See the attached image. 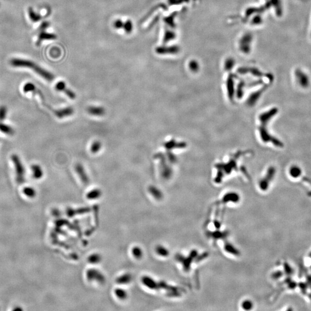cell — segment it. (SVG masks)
<instances>
[{
  "mask_svg": "<svg viewBox=\"0 0 311 311\" xmlns=\"http://www.w3.org/2000/svg\"><path fill=\"white\" fill-rule=\"evenodd\" d=\"M0 131L7 134H12L14 133L13 129L7 125L0 123Z\"/></svg>",
  "mask_w": 311,
  "mask_h": 311,
  "instance_id": "cell-19",
  "label": "cell"
},
{
  "mask_svg": "<svg viewBox=\"0 0 311 311\" xmlns=\"http://www.w3.org/2000/svg\"><path fill=\"white\" fill-rule=\"evenodd\" d=\"M55 88L57 91L63 92L68 98H69L71 100L75 99V98H76L75 94L73 91H72L71 90L67 88L66 87L65 83L63 81H61L57 83V84L55 85Z\"/></svg>",
  "mask_w": 311,
  "mask_h": 311,
  "instance_id": "cell-8",
  "label": "cell"
},
{
  "mask_svg": "<svg viewBox=\"0 0 311 311\" xmlns=\"http://www.w3.org/2000/svg\"><path fill=\"white\" fill-rule=\"evenodd\" d=\"M302 171L301 168L297 166H293L289 170L290 175L294 178H297L301 175Z\"/></svg>",
  "mask_w": 311,
  "mask_h": 311,
  "instance_id": "cell-16",
  "label": "cell"
},
{
  "mask_svg": "<svg viewBox=\"0 0 311 311\" xmlns=\"http://www.w3.org/2000/svg\"><path fill=\"white\" fill-rule=\"evenodd\" d=\"M131 279H132V278H131V276L130 274H125L122 275V276L119 277L116 279V282L118 284L126 285V284H128L129 283H130V281H131Z\"/></svg>",
  "mask_w": 311,
  "mask_h": 311,
  "instance_id": "cell-13",
  "label": "cell"
},
{
  "mask_svg": "<svg viewBox=\"0 0 311 311\" xmlns=\"http://www.w3.org/2000/svg\"><path fill=\"white\" fill-rule=\"evenodd\" d=\"M56 38L57 36L54 34H48L45 32H42L39 35L38 40V42H36V44H38V45H39L44 40H54L56 39Z\"/></svg>",
  "mask_w": 311,
  "mask_h": 311,
  "instance_id": "cell-12",
  "label": "cell"
},
{
  "mask_svg": "<svg viewBox=\"0 0 311 311\" xmlns=\"http://www.w3.org/2000/svg\"><path fill=\"white\" fill-rule=\"evenodd\" d=\"M11 64L15 67H27L34 70L37 74L40 75L42 77L48 81H52L54 79V75L43 69L40 66L35 64L34 62L30 61L29 60L19 59V58H13L11 61Z\"/></svg>",
  "mask_w": 311,
  "mask_h": 311,
  "instance_id": "cell-1",
  "label": "cell"
},
{
  "mask_svg": "<svg viewBox=\"0 0 311 311\" xmlns=\"http://www.w3.org/2000/svg\"><path fill=\"white\" fill-rule=\"evenodd\" d=\"M54 112L58 118L62 119L72 115L74 113V109L71 107H68L55 110L54 111Z\"/></svg>",
  "mask_w": 311,
  "mask_h": 311,
  "instance_id": "cell-10",
  "label": "cell"
},
{
  "mask_svg": "<svg viewBox=\"0 0 311 311\" xmlns=\"http://www.w3.org/2000/svg\"><path fill=\"white\" fill-rule=\"evenodd\" d=\"M148 191L149 193L155 198L158 200L161 199L163 197V194L162 192L156 186H150L148 187Z\"/></svg>",
  "mask_w": 311,
  "mask_h": 311,
  "instance_id": "cell-11",
  "label": "cell"
},
{
  "mask_svg": "<svg viewBox=\"0 0 311 311\" xmlns=\"http://www.w3.org/2000/svg\"><path fill=\"white\" fill-rule=\"evenodd\" d=\"M114 27H115L117 29H119V28H121L123 27L124 24L123 23V22L121 20H118L114 23Z\"/></svg>",
  "mask_w": 311,
  "mask_h": 311,
  "instance_id": "cell-28",
  "label": "cell"
},
{
  "mask_svg": "<svg viewBox=\"0 0 311 311\" xmlns=\"http://www.w3.org/2000/svg\"><path fill=\"white\" fill-rule=\"evenodd\" d=\"M12 160L16 168V172L17 174V178L19 182H22L24 180V168L23 166L20 158L16 154H13L11 157Z\"/></svg>",
  "mask_w": 311,
  "mask_h": 311,
  "instance_id": "cell-3",
  "label": "cell"
},
{
  "mask_svg": "<svg viewBox=\"0 0 311 311\" xmlns=\"http://www.w3.org/2000/svg\"><path fill=\"white\" fill-rule=\"evenodd\" d=\"M115 294L116 296L120 300H125L127 298V293L126 291L122 289H116L115 290Z\"/></svg>",
  "mask_w": 311,
  "mask_h": 311,
  "instance_id": "cell-21",
  "label": "cell"
},
{
  "mask_svg": "<svg viewBox=\"0 0 311 311\" xmlns=\"http://www.w3.org/2000/svg\"><path fill=\"white\" fill-rule=\"evenodd\" d=\"M86 276L88 280L96 281L99 283H103L106 281L105 277L103 274L95 269L88 270L86 273Z\"/></svg>",
  "mask_w": 311,
  "mask_h": 311,
  "instance_id": "cell-4",
  "label": "cell"
},
{
  "mask_svg": "<svg viewBox=\"0 0 311 311\" xmlns=\"http://www.w3.org/2000/svg\"><path fill=\"white\" fill-rule=\"evenodd\" d=\"M296 77L300 86L303 88H307L310 84V80L308 75L300 69L296 71Z\"/></svg>",
  "mask_w": 311,
  "mask_h": 311,
  "instance_id": "cell-5",
  "label": "cell"
},
{
  "mask_svg": "<svg viewBox=\"0 0 311 311\" xmlns=\"http://www.w3.org/2000/svg\"><path fill=\"white\" fill-rule=\"evenodd\" d=\"M242 307L244 310H251L253 308V303L250 300H246L243 301L242 304Z\"/></svg>",
  "mask_w": 311,
  "mask_h": 311,
  "instance_id": "cell-24",
  "label": "cell"
},
{
  "mask_svg": "<svg viewBox=\"0 0 311 311\" xmlns=\"http://www.w3.org/2000/svg\"><path fill=\"white\" fill-rule=\"evenodd\" d=\"M102 195V191L98 188L90 191L87 194V197L89 199H95L99 198Z\"/></svg>",
  "mask_w": 311,
  "mask_h": 311,
  "instance_id": "cell-17",
  "label": "cell"
},
{
  "mask_svg": "<svg viewBox=\"0 0 311 311\" xmlns=\"http://www.w3.org/2000/svg\"><path fill=\"white\" fill-rule=\"evenodd\" d=\"M123 27H124V29H125V31L127 33H130L132 31V30H133V24H132L130 20H129V21H127L126 23H125L124 24Z\"/></svg>",
  "mask_w": 311,
  "mask_h": 311,
  "instance_id": "cell-27",
  "label": "cell"
},
{
  "mask_svg": "<svg viewBox=\"0 0 311 311\" xmlns=\"http://www.w3.org/2000/svg\"><path fill=\"white\" fill-rule=\"evenodd\" d=\"M131 252H132L133 255L137 259H140L142 256V255H143V252L142 250L141 249V248L138 247H133L132 248Z\"/></svg>",
  "mask_w": 311,
  "mask_h": 311,
  "instance_id": "cell-23",
  "label": "cell"
},
{
  "mask_svg": "<svg viewBox=\"0 0 311 311\" xmlns=\"http://www.w3.org/2000/svg\"><path fill=\"white\" fill-rule=\"evenodd\" d=\"M141 281L142 284H143L147 287L153 289V290H166L169 291H172L174 293H175L176 289L174 287L170 286L163 282H156L152 278L148 276H144L142 278Z\"/></svg>",
  "mask_w": 311,
  "mask_h": 311,
  "instance_id": "cell-2",
  "label": "cell"
},
{
  "mask_svg": "<svg viewBox=\"0 0 311 311\" xmlns=\"http://www.w3.org/2000/svg\"><path fill=\"white\" fill-rule=\"evenodd\" d=\"M155 251L159 255L163 257H167L170 254L169 250L166 247L162 245H159L156 247Z\"/></svg>",
  "mask_w": 311,
  "mask_h": 311,
  "instance_id": "cell-14",
  "label": "cell"
},
{
  "mask_svg": "<svg viewBox=\"0 0 311 311\" xmlns=\"http://www.w3.org/2000/svg\"><path fill=\"white\" fill-rule=\"evenodd\" d=\"M101 259H102V257L99 254H94L90 255L88 259L89 262H90L91 263L95 264V263H99L101 261Z\"/></svg>",
  "mask_w": 311,
  "mask_h": 311,
  "instance_id": "cell-22",
  "label": "cell"
},
{
  "mask_svg": "<svg viewBox=\"0 0 311 311\" xmlns=\"http://www.w3.org/2000/svg\"><path fill=\"white\" fill-rule=\"evenodd\" d=\"M7 114V108L5 106H2L0 107V121L4 120Z\"/></svg>",
  "mask_w": 311,
  "mask_h": 311,
  "instance_id": "cell-26",
  "label": "cell"
},
{
  "mask_svg": "<svg viewBox=\"0 0 311 311\" xmlns=\"http://www.w3.org/2000/svg\"><path fill=\"white\" fill-rule=\"evenodd\" d=\"M154 158L156 159H160V170H161V174L163 178L166 179H168L170 178L171 172L170 169V168L164 163V158L162 154H157L154 156Z\"/></svg>",
  "mask_w": 311,
  "mask_h": 311,
  "instance_id": "cell-6",
  "label": "cell"
},
{
  "mask_svg": "<svg viewBox=\"0 0 311 311\" xmlns=\"http://www.w3.org/2000/svg\"><path fill=\"white\" fill-rule=\"evenodd\" d=\"M102 147V144L101 142L99 141H95L92 143L90 147V150L92 153L95 154L98 153Z\"/></svg>",
  "mask_w": 311,
  "mask_h": 311,
  "instance_id": "cell-18",
  "label": "cell"
},
{
  "mask_svg": "<svg viewBox=\"0 0 311 311\" xmlns=\"http://www.w3.org/2000/svg\"><path fill=\"white\" fill-rule=\"evenodd\" d=\"M35 85L31 83H28L26 84L23 87V91L25 93L32 92V91H35Z\"/></svg>",
  "mask_w": 311,
  "mask_h": 311,
  "instance_id": "cell-25",
  "label": "cell"
},
{
  "mask_svg": "<svg viewBox=\"0 0 311 311\" xmlns=\"http://www.w3.org/2000/svg\"><path fill=\"white\" fill-rule=\"evenodd\" d=\"M75 171L79 176L80 180L82 181L84 185H89L90 184V178L87 174V172L84 169V167L80 163H77L75 166Z\"/></svg>",
  "mask_w": 311,
  "mask_h": 311,
  "instance_id": "cell-7",
  "label": "cell"
},
{
  "mask_svg": "<svg viewBox=\"0 0 311 311\" xmlns=\"http://www.w3.org/2000/svg\"><path fill=\"white\" fill-rule=\"evenodd\" d=\"M28 13H29L30 18L31 20H32V22H37L39 21L40 20V19H41V16L39 15H38V13H36L31 8H29Z\"/></svg>",
  "mask_w": 311,
  "mask_h": 311,
  "instance_id": "cell-20",
  "label": "cell"
},
{
  "mask_svg": "<svg viewBox=\"0 0 311 311\" xmlns=\"http://www.w3.org/2000/svg\"><path fill=\"white\" fill-rule=\"evenodd\" d=\"M48 26V23L47 22H44L40 26L41 29H44L46 28Z\"/></svg>",
  "mask_w": 311,
  "mask_h": 311,
  "instance_id": "cell-29",
  "label": "cell"
},
{
  "mask_svg": "<svg viewBox=\"0 0 311 311\" xmlns=\"http://www.w3.org/2000/svg\"><path fill=\"white\" fill-rule=\"evenodd\" d=\"M31 170L33 172V175L35 178L39 179L43 176V171L39 166L33 165L31 167Z\"/></svg>",
  "mask_w": 311,
  "mask_h": 311,
  "instance_id": "cell-15",
  "label": "cell"
},
{
  "mask_svg": "<svg viewBox=\"0 0 311 311\" xmlns=\"http://www.w3.org/2000/svg\"><path fill=\"white\" fill-rule=\"evenodd\" d=\"M87 112L92 116H103L106 114V110L101 106H89L87 108Z\"/></svg>",
  "mask_w": 311,
  "mask_h": 311,
  "instance_id": "cell-9",
  "label": "cell"
}]
</instances>
